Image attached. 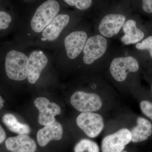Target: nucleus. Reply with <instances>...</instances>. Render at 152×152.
Instances as JSON below:
<instances>
[{"mask_svg": "<svg viewBox=\"0 0 152 152\" xmlns=\"http://www.w3.org/2000/svg\"><path fill=\"white\" fill-rule=\"evenodd\" d=\"M4 101L2 97L0 96V110L4 107Z\"/></svg>", "mask_w": 152, "mask_h": 152, "instance_id": "24", "label": "nucleus"}, {"mask_svg": "<svg viewBox=\"0 0 152 152\" xmlns=\"http://www.w3.org/2000/svg\"><path fill=\"white\" fill-rule=\"evenodd\" d=\"M142 113L152 121V102L148 100H143L139 104Z\"/></svg>", "mask_w": 152, "mask_h": 152, "instance_id": "20", "label": "nucleus"}, {"mask_svg": "<svg viewBox=\"0 0 152 152\" xmlns=\"http://www.w3.org/2000/svg\"><path fill=\"white\" fill-rule=\"evenodd\" d=\"M134 48L137 50L148 51L152 59V36H149L136 44Z\"/></svg>", "mask_w": 152, "mask_h": 152, "instance_id": "19", "label": "nucleus"}, {"mask_svg": "<svg viewBox=\"0 0 152 152\" xmlns=\"http://www.w3.org/2000/svg\"><path fill=\"white\" fill-rule=\"evenodd\" d=\"M48 63L46 56L41 51H34L28 58L27 78L29 83L34 84Z\"/></svg>", "mask_w": 152, "mask_h": 152, "instance_id": "11", "label": "nucleus"}, {"mask_svg": "<svg viewBox=\"0 0 152 152\" xmlns=\"http://www.w3.org/2000/svg\"><path fill=\"white\" fill-rule=\"evenodd\" d=\"M143 10L147 13H152V0H142Z\"/></svg>", "mask_w": 152, "mask_h": 152, "instance_id": "22", "label": "nucleus"}, {"mask_svg": "<svg viewBox=\"0 0 152 152\" xmlns=\"http://www.w3.org/2000/svg\"><path fill=\"white\" fill-rule=\"evenodd\" d=\"M130 131L126 127L105 136L101 142L102 152H121L132 142Z\"/></svg>", "mask_w": 152, "mask_h": 152, "instance_id": "8", "label": "nucleus"}, {"mask_svg": "<svg viewBox=\"0 0 152 152\" xmlns=\"http://www.w3.org/2000/svg\"><path fill=\"white\" fill-rule=\"evenodd\" d=\"M60 10L59 3L55 0H48L36 10L31 21L32 29L37 33L42 31L56 17Z\"/></svg>", "mask_w": 152, "mask_h": 152, "instance_id": "5", "label": "nucleus"}, {"mask_svg": "<svg viewBox=\"0 0 152 152\" xmlns=\"http://www.w3.org/2000/svg\"><path fill=\"white\" fill-rule=\"evenodd\" d=\"M140 69L139 61L129 49H115L102 76L114 88L129 95L134 93V79Z\"/></svg>", "mask_w": 152, "mask_h": 152, "instance_id": "2", "label": "nucleus"}, {"mask_svg": "<svg viewBox=\"0 0 152 152\" xmlns=\"http://www.w3.org/2000/svg\"><path fill=\"white\" fill-rule=\"evenodd\" d=\"M6 147L12 152H35L37 149L36 142L27 135H19L6 140Z\"/></svg>", "mask_w": 152, "mask_h": 152, "instance_id": "13", "label": "nucleus"}, {"mask_svg": "<svg viewBox=\"0 0 152 152\" xmlns=\"http://www.w3.org/2000/svg\"><path fill=\"white\" fill-rule=\"evenodd\" d=\"M119 34L120 41L124 45H135L143 39L145 34L138 26L135 20L128 18Z\"/></svg>", "mask_w": 152, "mask_h": 152, "instance_id": "10", "label": "nucleus"}, {"mask_svg": "<svg viewBox=\"0 0 152 152\" xmlns=\"http://www.w3.org/2000/svg\"><path fill=\"white\" fill-rule=\"evenodd\" d=\"M34 104L39 111L38 121L42 126H48L55 122V116L59 115L61 112L58 105L50 102L45 97L37 98Z\"/></svg>", "mask_w": 152, "mask_h": 152, "instance_id": "9", "label": "nucleus"}, {"mask_svg": "<svg viewBox=\"0 0 152 152\" xmlns=\"http://www.w3.org/2000/svg\"><path fill=\"white\" fill-rule=\"evenodd\" d=\"M12 20V18L8 13L0 11V31L7 28Z\"/></svg>", "mask_w": 152, "mask_h": 152, "instance_id": "21", "label": "nucleus"}, {"mask_svg": "<svg viewBox=\"0 0 152 152\" xmlns=\"http://www.w3.org/2000/svg\"><path fill=\"white\" fill-rule=\"evenodd\" d=\"M3 123L11 132L19 135H28L31 132V129L28 125L19 122L14 115L6 114L3 117Z\"/></svg>", "mask_w": 152, "mask_h": 152, "instance_id": "16", "label": "nucleus"}, {"mask_svg": "<svg viewBox=\"0 0 152 152\" xmlns=\"http://www.w3.org/2000/svg\"><path fill=\"white\" fill-rule=\"evenodd\" d=\"M68 5L74 6L80 10H88L93 5V0H64Z\"/></svg>", "mask_w": 152, "mask_h": 152, "instance_id": "18", "label": "nucleus"}, {"mask_svg": "<svg viewBox=\"0 0 152 152\" xmlns=\"http://www.w3.org/2000/svg\"><path fill=\"white\" fill-rule=\"evenodd\" d=\"M136 125L132 127L128 128L132 134V142L138 143L146 140L152 134L151 123L146 118L137 117Z\"/></svg>", "mask_w": 152, "mask_h": 152, "instance_id": "15", "label": "nucleus"}, {"mask_svg": "<svg viewBox=\"0 0 152 152\" xmlns=\"http://www.w3.org/2000/svg\"><path fill=\"white\" fill-rule=\"evenodd\" d=\"M28 58L25 54L12 50L5 58L6 73L9 78L22 81L27 77Z\"/></svg>", "mask_w": 152, "mask_h": 152, "instance_id": "4", "label": "nucleus"}, {"mask_svg": "<svg viewBox=\"0 0 152 152\" xmlns=\"http://www.w3.org/2000/svg\"><path fill=\"white\" fill-rule=\"evenodd\" d=\"M89 90L77 91L70 102L80 113L94 112L104 116L118 108L119 100L116 90L101 75H89Z\"/></svg>", "mask_w": 152, "mask_h": 152, "instance_id": "1", "label": "nucleus"}, {"mask_svg": "<svg viewBox=\"0 0 152 152\" xmlns=\"http://www.w3.org/2000/svg\"><path fill=\"white\" fill-rule=\"evenodd\" d=\"M85 151L88 152H99V148L97 143L94 141L89 139H82L76 144L74 148V152H84Z\"/></svg>", "mask_w": 152, "mask_h": 152, "instance_id": "17", "label": "nucleus"}, {"mask_svg": "<svg viewBox=\"0 0 152 152\" xmlns=\"http://www.w3.org/2000/svg\"><path fill=\"white\" fill-rule=\"evenodd\" d=\"M115 48L111 39L93 32L82 52V61L88 69L89 75H102Z\"/></svg>", "mask_w": 152, "mask_h": 152, "instance_id": "3", "label": "nucleus"}, {"mask_svg": "<svg viewBox=\"0 0 152 152\" xmlns=\"http://www.w3.org/2000/svg\"><path fill=\"white\" fill-rule=\"evenodd\" d=\"M63 129L58 122L45 126L38 131L37 139L38 144L41 147H45L52 140H60L62 138Z\"/></svg>", "mask_w": 152, "mask_h": 152, "instance_id": "14", "label": "nucleus"}, {"mask_svg": "<svg viewBox=\"0 0 152 152\" xmlns=\"http://www.w3.org/2000/svg\"><path fill=\"white\" fill-rule=\"evenodd\" d=\"M128 152L127 151H125V150H124V151H123L122 152Z\"/></svg>", "mask_w": 152, "mask_h": 152, "instance_id": "25", "label": "nucleus"}, {"mask_svg": "<svg viewBox=\"0 0 152 152\" xmlns=\"http://www.w3.org/2000/svg\"><path fill=\"white\" fill-rule=\"evenodd\" d=\"M77 126L90 138H95L102 132L106 126L104 115L94 112L80 113L76 120Z\"/></svg>", "mask_w": 152, "mask_h": 152, "instance_id": "6", "label": "nucleus"}, {"mask_svg": "<svg viewBox=\"0 0 152 152\" xmlns=\"http://www.w3.org/2000/svg\"><path fill=\"white\" fill-rule=\"evenodd\" d=\"M93 26L87 30H77L68 34L64 40L66 54L71 60L79 58L88 38L91 34Z\"/></svg>", "mask_w": 152, "mask_h": 152, "instance_id": "7", "label": "nucleus"}, {"mask_svg": "<svg viewBox=\"0 0 152 152\" xmlns=\"http://www.w3.org/2000/svg\"><path fill=\"white\" fill-rule=\"evenodd\" d=\"M6 138V134L4 129L0 125V144L5 140Z\"/></svg>", "mask_w": 152, "mask_h": 152, "instance_id": "23", "label": "nucleus"}, {"mask_svg": "<svg viewBox=\"0 0 152 152\" xmlns=\"http://www.w3.org/2000/svg\"><path fill=\"white\" fill-rule=\"evenodd\" d=\"M70 21V17L67 14H60L55 17L42 31L44 39L50 42L56 39Z\"/></svg>", "mask_w": 152, "mask_h": 152, "instance_id": "12", "label": "nucleus"}, {"mask_svg": "<svg viewBox=\"0 0 152 152\" xmlns=\"http://www.w3.org/2000/svg\"><path fill=\"white\" fill-rule=\"evenodd\" d=\"M151 91H152V84L151 85Z\"/></svg>", "mask_w": 152, "mask_h": 152, "instance_id": "26", "label": "nucleus"}]
</instances>
